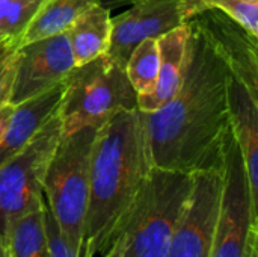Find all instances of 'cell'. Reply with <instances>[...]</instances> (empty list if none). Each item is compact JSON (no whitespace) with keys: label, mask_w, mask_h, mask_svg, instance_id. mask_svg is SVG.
Instances as JSON below:
<instances>
[{"label":"cell","mask_w":258,"mask_h":257,"mask_svg":"<svg viewBox=\"0 0 258 257\" xmlns=\"http://www.w3.org/2000/svg\"><path fill=\"white\" fill-rule=\"evenodd\" d=\"M228 74L222 59L190 29L178 92L156 112L144 114L153 167L189 174L221 167L230 126Z\"/></svg>","instance_id":"1"},{"label":"cell","mask_w":258,"mask_h":257,"mask_svg":"<svg viewBox=\"0 0 258 257\" xmlns=\"http://www.w3.org/2000/svg\"><path fill=\"white\" fill-rule=\"evenodd\" d=\"M151 168L144 112H119L97 129L82 257L104 254L109 250Z\"/></svg>","instance_id":"2"},{"label":"cell","mask_w":258,"mask_h":257,"mask_svg":"<svg viewBox=\"0 0 258 257\" xmlns=\"http://www.w3.org/2000/svg\"><path fill=\"white\" fill-rule=\"evenodd\" d=\"M190 188L192 174L151 168L121 227L122 257H166Z\"/></svg>","instance_id":"3"},{"label":"cell","mask_w":258,"mask_h":257,"mask_svg":"<svg viewBox=\"0 0 258 257\" xmlns=\"http://www.w3.org/2000/svg\"><path fill=\"white\" fill-rule=\"evenodd\" d=\"M95 127L62 135L44 177V200L70 247L83 254Z\"/></svg>","instance_id":"4"},{"label":"cell","mask_w":258,"mask_h":257,"mask_svg":"<svg viewBox=\"0 0 258 257\" xmlns=\"http://www.w3.org/2000/svg\"><path fill=\"white\" fill-rule=\"evenodd\" d=\"M138 94L128 82L125 67L101 55L76 65L63 80L59 106L62 135L91 126L98 129L119 112L136 111Z\"/></svg>","instance_id":"5"},{"label":"cell","mask_w":258,"mask_h":257,"mask_svg":"<svg viewBox=\"0 0 258 257\" xmlns=\"http://www.w3.org/2000/svg\"><path fill=\"white\" fill-rule=\"evenodd\" d=\"M221 171L222 195L212 257H258V206L231 123L222 141Z\"/></svg>","instance_id":"6"},{"label":"cell","mask_w":258,"mask_h":257,"mask_svg":"<svg viewBox=\"0 0 258 257\" xmlns=\"http://www.w3.org/2000/svg\"><path fill=\"white\" fill-rule=\"evenodd\" d=\"M60 136L57 111L17 155L0 165V236L5 244L17 220L44 206V177Z\"/></svg>","instance_id":"7"},{"label":"cell","mask_w":258,"mask_h":257,"mask_svg":"<svg viewBox=\"0 0 258 257\" xmlns=\"http://www.w3.org/2000/svg\"><path fill=\"white\" fill-rule=\"evenodd\" d=\"M221 195V167L192 173L190 194L166 257H212Z\"/></svg>","instance_id":"8"},{"label":"cell","mask_w":258,"mask_h":257,"mask_svg":"<svg viewBox=\"0 0 258 257\" xmlns=\"http://www.w3.org/2000/svg\"><path fill=\"white\" fill-rule=\"evenodd\" d=\"M186 23L222 59L228 73L258 100V36L218 9L204 11Z\"/></svg>","instance_id":"9"},{"label":"cell","mask_w":258,"mask_h":257,"mask_svg":"<svg viewBox=\"0 0 258 257\" xmlns=\"http://www.w3.org/2000/svg\"><path fill=\"white\" fill-rule=\"evenodd\" d=\"M76 67L67 32L20 47L11 105H18L62 83Z\"/></svg>","instance_id":"10"},{"label":"cell","mask_w":258,"mask_h":257,"mask_svg":"<svg viewBox=\"0 0 258 257\" xmlns=\"http://www.w3.org/2000/svg\"><path fill=\"white\" fill-rule=\"evenodd\" d=\"M180 0H142L112 17V32L107 55L125 67L135 47L147 38H159L163 33L184 24Z\"/></svg>","instance_id":"11"},{"label":"cell","mask_w":258,"mask_h":257,"mask_svg":"<svg viewBox=\"0 0 258 257\" xmlns=\"http://www.w3.org/2000/svg\"><path fill=\"white\" fill-rule=\"evenodd\" d=\"M190 29L187 23L163 33L157 38L159 45V71L153 91L138 97V109L151 114L166 105L180 89L189 52Z\"/></svg>","instance_id":"12"},{"label":"cell","mask_w":258,"mask_h":257,"mask_svg":"<svg viewBox=\"0 0 258 257\" xmlns=\"http://www.w3.org/2000/svg\"><path fill=\"white\" fill-rule=\"evenodd\" d=\"M63 82L14 106L0 141V165L17 155L59 111Z\"/></svg>","instance_id":"13"},{"label":"cell","mask_w":258,"mask_h":257,"mask_svg":"<svg viewBox=\"0 0 258 257\" xmlns=\"http://www.w3.org/2000/svg\"><path fill=\"white\" fill-rule=\"evenodd\" d=\"M228 109L230 123L243 156L251 195L258 206V100L231 74H228Z\"/></svg>","instance_id":"14"},{"label":"cell","mask_w":258,"mask_h":257,"mask_svg":"<svg viewBox=\"0 0 258 257\" xmlns=\"http://www.w3.org/2000/svg\"><path fill=\"white\" fill-rule=\"evenodd\" d=\"M65 32L76 65L86 64L106 55L112 32L110 11L100 3H95L82 12Z\"/></svg>","instance_id":"15"},{"label":"cell","mask_w":258,"mask_h":257,"mask_svg":"<svg viewBox=\"0 0 258 257\" xmlns=\"http://www.w3.org/2000/svg\"><path fill=\"white\" fill-rule=\"evenodd\" d=\"M98 0H42L38 11L18 35L20 45L65 32L73 21Z\"/></svg>","instance_id":"16"},{"label":"cell","mask_w":258,"mask_h":257,"mask_svg":"<svg viewBox=\"0 0 258 257\" xmlns=\"http://www.w3.org/2000/svg\"><path fill=\"white\" fill-rule=\"evenodd\" d=\"M9 257H50L45 230V203L17 220L6 239Z\"/></svg>","instance_id":"17"},{"label":"cell","mask_w":258,"mask_h":257,"mask_svg":"<svg viewBox=\"0 0 258 257\" xmlns=\"http://www.w3.org/2000/svg\"><path fill=\"white\" fill-rule=\"evenodd\" d=\"M159 71V45L157 38H147L139 42L125 62V74L130 85L139 95L153 91Z\"/></svg>","instance_id":"18"},{"label":"cell","mask_w":258,"mask_h":257,"mask_svg":"<svg viewBox=\"0 0 258 257\" xmlns=\"http://www.w3.org/2000/svg\"><path fill=\"white\" fill-rule=\"evenodd\" d=\"M178 9L184 21L209 9L222 11L248 32L258 36V3L245 0H180Z\"/></svg>","instance_id":"19"},{"label":"cell","mask_w":258,"mask_h":257,"mask_svg":"<svg viewBox=\"0 0 258 257\" xmlns=\"http://www.w3.org/2000/svg\"><path fill=\"white\" fill-rule=\"evenodd\" d=\"M42 0H0V36L20 35Z\"/></svg>","instance_id":"20"},{"label":"cell","mask_w":258,"mask_h":257,"mask_svg":"<svg viewBox=\"0 0 258 257\" xmlns=\"http://www.w3.org/2000/svg\"><path fill=\"white\" fill-rule=\"evenodd\" d=\"M20 47L18 35L0 36V108L9 103L12 94Z\"/></svg>","instance_id":"21"},{"label":"cell","mask_w":258,"mask_h":257,"mask_svg":"<svg viewBox=\"0 0 258 257\" xmlns=\"http://www.w3.org/2000/svg\"><path fill=\"white\" fill-rule=\"evenodd\" d=\"M45 230H47V239H48V250L50 257H82L80 253L74 251L63 235L60 233L51 212L48 211L45 204Z\"/></svg>","instance_id":"22"},{"label":"cell","mask_w":258,"mask_h":257,"mask_svg":"<svg viewBox=\"0 0 258 257\" xmlns=\"http://www.w3.org/2000/svg\"><path fill=\"white\" fill-rule=\"evenodd\" d=\"M124 245H125L124 235L119 233L118 238L113 241V244L109 247V250L104 253V257H122L124 256Z\"/></svg>","instance_id":"23"},{"label":"cell","mask_w":258,"mask_h":257,"mask_svg":"<svg viewBox=\"0 0 258 257\" xmlns=\"http://www.w3.org/2000/svg\"><path fill=\"white\" fill-rule=\"evenodd\" d=\"M12 111H14V105H11V103H6V105H3L0 108V141H2V138L5 135V130L8 127Z\"/></svg>","instance_id":"24"},{"label":"cell","mask_w":258,"mask_h":257,"mask_svg":"<svg viewBox=\"0 0 258 257\" xmlns=\"http://www.w3.org/2000/svg\"><path fill=\"white\" fill-rule=\"evenodd\" d=\"M138 2H142V0H98V3L101 6L107 8L109 11L116 9V8H122V6H130V5H135Z\"/></svg>","instance_id":"25"},{"label":"cell","mask_w":258,"mask_h":257,"mask_svg":"<svg viewBox=\"0 0 258 257\" xmlns=\"http://www.w3.org/2000/svg\"><path fill=\"white\" fill-rule=\"evenodd\" d=\"M0 257H9V253H8V247H6L5 241L2 239V236H0Z\"/></svg>","instance_id":"26"},{"label":"cell","mask_w":258,"mask_h":257,"mask_svg":"<svg viewBox=\"0 0 258 257\" xmlns=\"http://www.w3.org/2000/svg\"><path fill=\"white\" fill-rule=\"evenodd\" d=\"M245 2H249V3H258V0H245Z\"/></svg>","instance_id":"27"}]
</instances>
